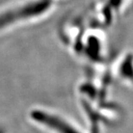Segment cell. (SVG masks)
<instances>
[{"mask_svg": "<svg viewBox=\"0 0 133 133\" xmlns=\"http://www.w3.org/2000/svg\"><path fill=\"white\" fill-rule=\"evenodd\" d=\"M32 117L58 133H80L63 119L45 111H35L32 113Z\"/></svg>", "mask_w": 133, "mask_h": 133, "instance_id": "1", "label": "cell"}]
</instances>
